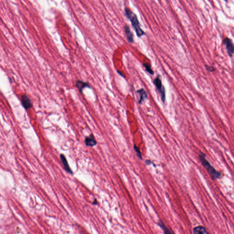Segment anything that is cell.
Segmentation results:
<instances>
[{
  "label": "cell",
  "instance_id": "1",
  "mask_svg": "<svg viewBox=\"0 0 234 234\" xmlns=\"http://www.w3.org/2000/svg\"><path fill=\"white\" fill-rule=\"evenodd\" d=\"M199 157L200 161L202 164L203 167L207 170L212 178L213 179H219L221 176V173L218 172L215 169V168L213 166L211 165L209 162L207 160V159H206L205 155V154L202 152H200L199 154Z\"/></svg>",
  "mask_w": 234,
  "mask_h": 234
},
{
  "label": "cell",
  "instance_id": "2",
  "mask_svg": "<svg viewBox=\"0 0 234 234\" xmlns=\"http://www.w3.org/2000/svg\"><path fill=\"white\" fill-rule=\"evenodd\" d=\"M125 11L126 16L131 22L133 27H134L138 36L140 37L144 35V32L141 29L139 20L138 19L137 17L135 14L128 8H125Z\"/></svg>",
  "mask_w": 234,
  "mask_h": 234
},
{
  "label": "cell",
  "instance_id": "3",
  "mask_svg": "<svg viewBox=\"0 0 234 234\" xmlns=\"http://www.w3.org/2000/svg\"><path fill=\"white\" fill-rule=\"evenodd\" d=\"M154 84L156 86L157 90L159 91L161 96V100L163 102H165L166 100V91L165 88L162 86L161 80L159 77L156 78L154 80Z\"/></svg>",
  "mask_w": 234,
  "mask_h": 234
},
{
  "label": "cell",
  "instance_id": "4",
  "mask_svg": "<svg viewBox=\"0 0 234 234\" xmlns=\"http://www.w3.org/2000/svg\"><path fill=\"white\" fill-rule=\"evenodd\" d=\"M21 100L23 107L26 110L29 109L33 107V104L31 100L30 99V98L26 95L22 96Z\"/></svg>",
  "mask_w": 234,
  "mask_h": 234
},
{
  "label": "cell",
  "instance_id": "5",
  "mask_svg": "<svg viewBox=\"0 0 234 234\" xmlns=\"http://www.w3.org/2000/svg\"><path fill=\"white\" fill-rule=\"evenodd\" d=\"M224 43L226 46L228 53L230 55H232L234 52V45L230 39L226 38L224 40Z\"/></svg>",
  "mask_w": 234,
  "mask_h": 234
},
{
  "label": "cell",
  "instance_id": "6",
  "mask_svg": "<svg viewBox=\"0 0 234 234\" xmlns=\"http://www.w3.org/2000/svg\"><path fill=\"white\" fill-rule=\"evenodd\" d=\"M85 143L88 146H93L97 144V142L95 139L94 137L92 134L86 137L85 140Z\"/></svg>",
  "mask_w": 234,
  "mask_h": 234
},
{
  "label": "cell",
  "instance_id": "7",
  "mask_svg": "<svg viewBox=\"0 0 234 234\" xmlns=\"http://www.w3.org/2000/svg\"><path fill=\"white\" fill-rule=\"evenodd\" d=\"M60 160H62V163L63 164V165L64 166L65 169L66 170L67 172L69 173L70 174H72V171L71 169V168L69 166L68 163L67 162V160H66V157L64 156L63 154H61L60 155Z\"/></svg>",
  "mask_w": 234,
  "mask_h": 234
},
{
  "label": "cell",
  "instance_id": "8",
  "mask_svg": "<svg viewBox=\"0 0 234 234\" xmlns=\"http://www.w3.org/2000/svg\"><path fill=\"white\" fill-rule=\"evenodd\" d=\"M76 86L79 90L80 92L81 93L82 92V91L84 88H91L88 83L83 82V81H80V80H78L76 81Z\"/></svg>",
  "mask_w": 234,
  "mask_h": 234
},
{
  "label": "cell",
  "instance_id": "9",
  "mask_svg": "<svg viewBox=\"0 0 234 234\" xmlns=\"http://www.w3.org/2000/svg\"><path fill=\"white\" fill-rule=\"evenodd\" d=\"M139 95H140V99L139 100V104H141L144 100L147 99L148 96L146 92L144 89H140V90L137 91Z\"/></svg>",
  "mask_w": 234,
  "mask_h": 234
},
{
  "label": "cell",
  "instance_id": "10",
  "mask_svg": "<svg viewBox=\"0 0 234 234\" xmlns=\"http://www.w3.org/2000/svg\"><path fill=\"white\" fill-rule=\"evenodd\" d=\"M125 33L126 34V38L127 39L128 41L130 43H133L134 41L133 39V35L132 33L130 30V28L127 26L125 27Z\"/></svg>",
  "mask_w": 234,
  "mask_h": 234
},
{
  "label": "cell",
  "instance_id": "11",
  "mask_svg": "<svg viewBox=\"0 0 234 234\" xmlns=\"http://www.w3.org/2000/svg\"><path fill=\"white\" fill-rule=\"evenodd\" d=\"M193 233L195 234H208L205 228L202 226H197L193 229Z\"/></svg>",
  "mask_w": 234,
  "mask_h": 234
},
{
  "label": "cell",
  "instance_id": "12",
  "mask_svg": "<svg viewBox=\"0 0 234 234\" xmlns=\"http://www.w3.org/2000/svg\"><path fill=\"white\" fill-rule=\"evenodd\" d=\"M143 66L145 67L146 71L148 72V73H150V75H152L154 74V71L151 68V66H150V64H148V63H144V64H143Z\"/></svg>",
  "mask_w": 234,
  "mask_h": 234
},
{
  "label": "cell",
  "instance_id": "13",
  "mask_svg": "<svg viewBox=\"0 0 234 234\" xmlns=\"http://www.w3.org/2000/svg\"><path fill=\"white\" fill-rule=\"evenodd\" d=\"M159 225L160 226V227L162 229L163 231H164L165 233H171L170 231L167 229V228L166 227V226L164 225V224L162 223H160L159 224Z\"/></svg>",
  "mask_w": 234,
  "mask_h": 234
},
{
  "label": "cell",
  "instance_id": "14",
  "mask_svg": "<svg viewBox=\"0 0 234 234\" xmlns=\"http://www.w3.org/2000/svg\"><path fill=\"white\" fill-rule=\"evenodd\" d=\"M134 148L135 151H136V152L137 156L139 157L140 159H142V156H141V152H140V150H139L138 147L135 146V144H134Z\"/></svg>",
  "mask_w": 234,
  "mask_h": 234
},
{
  "label": "cell",
  "instance_id": "15",
  "mask_svg": "<svg viewBox=\"0 0 234 234\" xmlns=\"http://www.w3.org/2000/svg\"><path fill=\"white\" fill-rule=\"evenodd\" d=\"M118 72V74H119V75H120L121 76H123V77H124V75H123V73H121V72H120V71H118V72Z\"/></svg>",
  "mask_w": 234,
  "mask_h": 234
},
{
  "label": "cell",
  "instance_id": "16",
  "mask_svg": "<svg viewBox=\"0 0 234 234\" xmlns=\"http://www.w3.org/2000/svg\"><path fill=\"white\" fill-rule=\"evenodd\" d=\"M225 1H226V0H225Z\"/></svg>",
  "mask_w": 234,
  "mask_h": 234
}]
</instances>
